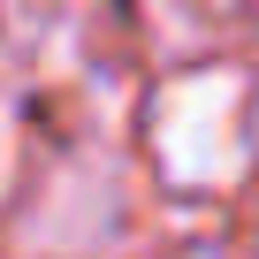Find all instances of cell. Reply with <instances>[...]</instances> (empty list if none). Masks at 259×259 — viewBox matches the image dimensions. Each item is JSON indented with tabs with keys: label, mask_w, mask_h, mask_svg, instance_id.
I'll use <instances>...</instances> for the list:
<instances>
[{
	"label": "cell",
	"mask_w": 259,
	"mask_h": 259,
	"mask_svg": "<svg viewBox=\"0 0 259 259\" xmlns=\"http://www.w3.org/2000/svg\"><path fill=\"white\" fill-rule=\"evenodd\" d=\"M160 176L183 191H229L251 168V76L244 69H191L153 107Z\"/></svg>",
	"instance_id": "cell-1"
},
{
	"label": "cell",
	"mask_w": 259,
	"mask_h": 259,
	"mask_svg": "<svg viewBox=\"0 0 259 259\" xmlns=\"http://www.w3.org/2000/svg\"><path fill=\"white\" fill-rule=\"evenodd\" d=\"M114 221H122V183H114V168L69 160V168L46 183V198L31 206L23 244L46 251V259H84V251H99V244L114 236Z\"/></svg>",
	"instance_id": "cell-2"
},
{
	"label": "cell",
	"mask_w": 259,
	"mask_h": 259,
	"mask_svg": "<svg viewBox=\"0 0 259 259\" xmlns=\"http://www.w3.org/2000/svg\"><path fill=\"white\" fill-rule=\"evenodd\" d=\"M8 183H16V114L0 107V198H8Z\"/></svg>",
	"instance_id": "cell-3"
},
{
	"label": "cell",
	"mask_w": 259,
	"mask_h": 259,
	"mask_svg": "<svg viewBox=\"0 0 259 259\" xmlns=\"http://www.w3.org/2000/svg\"><path fill=\"white\" fill-rule=\"evenodd\" d=\"M198 259H221V251H198Z\"/></svg>",
	"instance_id": "cell-4"
}]
</instances>
